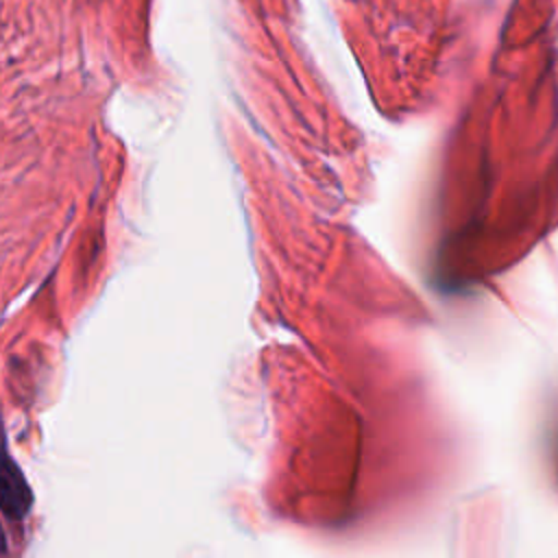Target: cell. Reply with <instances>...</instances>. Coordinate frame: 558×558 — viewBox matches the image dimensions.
Segmentation results:
<instances>
[{
    "instance_id": "1",
    "label": "cell",
    "mask_w": 558,
    "mask_h": 558,
    "mask_svg": "<svg viewBox=\"0 0 558 558\" xmlns=\"http://www.w3.org/2000/svg\"><path fill=\"white\" fill-rule=\"evenodd\" d=\"M33 504V495L28 490V484L24 482L20 469L13 464V460L7 456L4 458V469H2V512L7 521H22Z\"/></svg>"
}]
</instances>
